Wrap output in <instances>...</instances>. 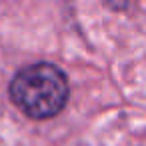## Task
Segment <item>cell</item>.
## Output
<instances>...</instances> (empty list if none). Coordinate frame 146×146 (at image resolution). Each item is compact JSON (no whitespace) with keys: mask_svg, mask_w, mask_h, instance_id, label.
<instances>
[{"mask_svg":"<svg viewBox=\"0 0 146 146\" xmlns=\"http://www.w3.org/2000/svg\"><path fill=\"white\" fill-rule=\"evenodd\" d=\"M14 106L32 120H48L60 114L68 102L66 74L52 62H34L20 68L8 84Z\"/></svg>","mask_w":146,"mask_h":146,"instance_id":"cell-1","label":"cell"},{"mask_svg":"<svg viewBox=\"0 0 146 146\" xmlns=\"http://www.w3.org/2000/svg\"><path fill=\"white\" fill-rule=\"evenodd\" d=\"M104 2H106V4H110L112 8H124L128 0H104Z\"/></svg>","mask_w":146,"mask_h":146,"instance_id":"cell-2","label":"cell"}]
</instances>
